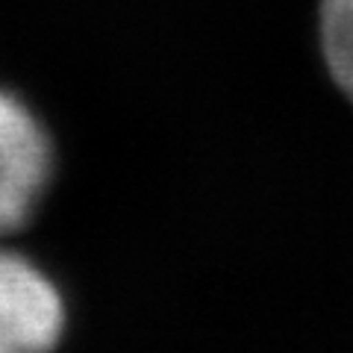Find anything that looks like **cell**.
<instances>
[{
	"instance_id": "6da1fadb",
	"label": "cell",
	"mask_w": 353,
	"mask_h": 353,
	"mask_svg": "<svg viewBox=\"0 0 353 353\" xmlns=\"http://www.w3.org/2000/svg\"><path fill=\"white\" fill-rule=\"evenodd\" d=\"M53 171V148L41 121L0 88V236L21 230L39 209Z\"/></svg>"
},
{
	"instance_id": "7a4b0ae2",
	"label": "cell",
	"mask_w": 353,
	"mask_h": 353,
	"mask_svg": "<svg viewBox=\"0 0 353 353\" xmlns=\"http://www.w3.org/2000/svg\"><path fill=\"white\" fill-rule=\"evenodd\" d=\"M65 333V301L27 256L0 250V353H53Z\"/></svg>"
},
{
	"instance_id": "3957f363",
	"label": "cell",
	"mask_w": 353,
	"mask_h": 353,
	"mask_svg": "<svg viewBox=\"0 0 353 353\" xmlns=\"http://www.w3.org/2000/svg\"><path fill=\"white\" fill-rule=\"evenodd\" d=\"M318 41L333 83L353 101V0L318 3Z\"/></svg>"
}]
</instances>
